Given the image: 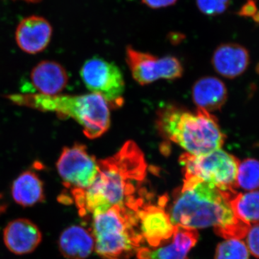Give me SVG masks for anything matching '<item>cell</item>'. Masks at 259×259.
<instances>
[{"mask_svg":"<svg viewBox=\"0 0 259 259\" xmlns=\"http://www.w3.org/2000/svg\"><path fill=\"white\" fill-rule=\"evenodd\" d=\"M231 0H196L197 8L202 14L216 16L228 10Z\"/></svg>","mask_w":259,"mask_h":259,"instance_id":"cell-23","label":"cell"},{"mask_svg":"<svg viewBox=\"0 0 259 259\" xmlns=\"http://www.w3.org/2000/svg\"><path fill=\"white\" fill-rule=\"evenodd\" d=\"M42 233L30 220L18 218L10 221L3 231L5 246L15 255L29 254L42 241Z\"/></svg>","mask_w":259,"mask_h":259,"instance_id":"cell-12","label":"cell"},{"mask_svg":"<svg viewBox=\"0 0 259 259\" xmlns=\"http://www.w3.org/2000/svg\"><path fill=\"white\" fill-rule=\"evenodd\" d=\"M177 1L178 0H141L143 4L154 10L172 6L176 4Z\"/></svg>","mask_w":259,"mask_h":259,"instance_id":"cell-26","label":"cell"},{"mask_svg":"<svg viewBox=\"0 0 259 259\" xmlns=\"http://www.w3.org/2000/svg\"><path fill=\"white\" fill-rule=\"evenodd\" d=\"M21 1L27 2L29 3H37L41 1V0H21Z\"/></svg>","mask_w":259,"mask_h":259,"instance_id":"cell-27","label":"cell"},{"mask_svg":"<svg viewBox=\"0 0 259 259\" xmlns=\"http://www.w3.org/2000/svg\"><path fill=\"white\" fill-rule=\"evenodd\" d=\"M30 79L37 94L54 96L60 95L67 86L69 76L66 69L59 63L44 61L32 70Z\"/></svg>","mask_w":259,"mask_h":259,"instance_id":"cell-14","label":"cell"},{"mask_svg":"<svg viewBox=\"0 0 259 259\" xmlns=\"http://www.w3.org/2000/svg\"><path fill=\"white\" fill-rule=\"evenodd\" d=\"M256 3L255 0H247L241 9L238 12V15L243 18H253L258 13Z\"/></svg>","mask_w":259,"mask_h":259,"instance_id":"cell-25","label":"cell"},{"mask_svg":"<svg viewBox=\"0 0 259 259\" xmlns=\"http://www.w3.org/2000/svg\"><path fill=\"white\" fill-rule=\"evenodd\" d=\"M7 98L20 106L54 112L62 118L73 119L82 127L83 134L90 139L100 137L110 127V105L98 94H60L54 96L37 93L15 94L7 96Z\"/></svg>","mask_w":259,"mask_h":259,"instance_id":"cell-3","label":"cell"},{"mask_svg":"<svg viewBox=\"0 0 259 259\" xmlns=\"http://www.w3.org/2000/svg\"><path fill=\"white\" fill-rule=\"evenodd\" d=\"M250 253L241 240L228 239L218 244L214 259H249Z\"/></svg>","mask_w":259,"mask_h":259,"instance_id":"cell-20","label":"cell"},{"mask_svg":"<svg viewBox=\"0 0 259 259\" xmlns=\"http://www.w3.org/2000/svg\"><path fill=\"white\" fill-rule=\"evenodd\" d=\"M58 173L66 188L85 190L93 184L98 174V161L89 153L83 144L64 147L57 163Z\"/></svg>","mask_w":259,"mask_h":259,"instance_id":"cell-8","label":"cell"},{"mask_svg":"<svg viewBox=\"0 0 259 259\" xmlns=\"http://www.w3.org/2000/svg\"><path fill=\"white\" fill-rule=\"evenodd\" d=\"M52 35V26L47 19L31 15L23 19L18 24L15 40L24 52L36 54L47 49Z\"/></svg>","mask_w":259,"mask_h":259,"instance_id":"cell-11","label":"cell"},{"mask_svg":"<svg viewBox=\"0 0 259 259\" xmlns=\"http://www.w3.org/2000/svg\"><path fill=\"white\" fill-rule=\"evenodd\" d=\"M192 96L197 109L211 113L224 105L228 91L221 79L214 76H204L194 83Z\"/></svg>","mask_w":259,"mask_h":259,"instance_id":"cell-16","label":"cell"},{"mask_svg":"<svg viewBox=\"0 0 259 259\" xmlns=\"http://www.w3.org/2000/svg\"><path fill=\"white\" fill-rule=\"evenodd\" d=\"M126 61L133 77L141 85L149 84L161 79H179L183 74V66L174 56L158 58L128 47Z\"/></svg>","mask_w":259,"mask_h":259,"instance_id":"cell-9","label":"cell"},{"mask_svg":"<svg viewBox=\"0 0 259 259\" xmlns=\"http://www.w3.org/2000/svg\"><path fill=\"white\" fill-rule=\"evenodd\" d=\"M236 193L222 192L202 181L185 179L175 194L168 214L170 220L175 226L194 230L214 227L217 234L223 233L241 222L230 203Z\"/></svg>","mask_w":259,"mask_h":259,"instance_id":"cell-2","label":"cell"},{"mask_svg":"<svg viewBox=\"0 0 259 259\" xmlns=\"http://www.w3.org/2000/svg\"><path fill=\"white\" fill-rule=\"evenodd\" d=\"M95 249L102 259H130L144 241L137 212L127 206H114L93 215Z\"/></svg>","mask_w":259,"mask_h":259,"instance_id":"cell-5","label":"cell"},{"mask_svg":"<svg viewBox=\"0 0 259 259\" xmlns=\"http://www.w3.org/2000/svg\"><path fill=\"white\" fill-rule=\"evenodd\" d=\"M180 162L185 180L202 181L214 185L222 192L236 193L240 161L222 148L202 156L185 153L180 156Z\"/></svg>","mask_w":259,"mask_h":259,"instance_id":"cell-6","label":"cell"},{"mask_svg":"<svg viewBox=\"0 0 259 259\" xmlns=\"http://www.w3.org/2000/svg\"><path fill=\"white\" fill-rule=\"evenodd\" d=\"M98 166L96 178L88 189L71 192L81 213L95 215L114 206L137 211L144 204L136 193L146 178L147 163L134 141H127L115 155L98 161Z\"/></svg>","mask_w":259,"mask_h":259,"instance_id":"cell-1","label":"cell"},{"mask_svg":"<svg viewBox=\"0 0 259 259\" xmlns=\"http://www.w3.org/2000/svg\"><path fill=\"white\" fill-rule=\"evenodd\" d=\"M249 53L234 42L220 45L213 53L212 64L216 72L228 79L243 74L249 64Z\"/></svg>","mask_w":259,"mask_h":259,"instance_id":"cell-13","label":"cell"},{"mask_svg":"<svg viewBox=\"0 0 259 259\" xmlns=\"http://www.w3.org/2000/svg\"><path fill=\"white\" fill-rule=\"evenodd\" d=\"M173 244L180 253L187 255L189 251L196 245L198 240V233L197 230L175 226L173 235Z\"/></svg>","mask_w":259,"mask_h":259,"instance_id":"cell-21","label":"cell"},{"mask_svg":"<svg viewBox=\"0 0 259 259\" xmlns=\"http://www.w3.org/2000/svg\"><path fill=\"white\" fill-rule=\"evenodd\" d=\"M247 248L249 253L255 258L259 259V223L250 226L246 235Z\"/></svg>","mask_w":259,"mask_h":259,"instance_id":"cell-24","label":"cell"},{"mask_svg":"<svg viewBox=\"0 0 259 259\" xmlns=\"http://www.w3.org/2000/svg\"><path fill=\"white\" fill-rule=\"evenodd\" d=\"M137 255L139 259H187V255L180 253L173 243L155 250L141 248Z\"/></svg>","mask_w":259,"mask_h":259,"instance_id":"cell-22","label":"cell"},{"mask_svg":"<svg viewBox=\"0 0 259 259\" xmlns=\"http://www.w3.org/2000/svg\"><path fill=\"white\" fill-rule=\"evenodd\" d=\"M165 201L160 205L143 204L137 212L139 231L145 241L153 248L170 239L175 233V226L169 214L164 209Z\"/></svg>","mask_w":259,"mask_h":259,"instance_id":"cell-10","label":"cell"},{"mask_svg":"<svg viewBox=\"0 0 259 259\" xmlns=\"http://www.w3.org/2000/svg\"><path fill=\"white\" fill-rule=\"evenodd\" d=\"M61 254L66 259H86L95 248L93 233L82 226H71L61 233L58 241Z\"/></svg>","mask_w":259,"mask_h":259,"instance_id":"cell-15","label":"cell"},{"mask_svg":"<svg viewBox=\"0 0 259 259\" xmlns=\"http://www.w3.org/2000/svg\"><path fill=\"white\" fill-rule=\"evenodd\" d=\"M230 203L238 219L250 225L259 223V190L244 193L237 192L232 197Z\"/></svg>","mask_w":259,"mask_h":259,"instance_id":"cell-18","label":"cell"},{"mask_svg":"<svg viewBox=\"0 0 259 259\" xmlns=\"http://www.w3.org/2000/svg\"><path fill=\"white\" fill-rule=\"evenodd\" d=\"M158 125L167 139L194 156L221 149L226 139L217 118L200 109L192 112L167 107L158 115Z\"/></svg>","mask_w":259,"mask_h":259,"instance_id":"cell-4","label":"cell"},{"mask_svg":"<svg viewBox=\"0 0 259 259\" xmlns=\"http://www.w3.org/2000/svg\"><path fill=\"white\" fill-rule=\"evenodd\" d=\"M238 187L249 192L259 190V161L246 158L240 162L237 176Z\"/></svg>","mask_w":259,"mask_h":259,"instance_id":"cell-19","label":"cell"},{"mask_svg":"<svg viewBox=\"0 0 259 259\" xmlns=\"http://www.w3.org/2000/svg\"><path fill=\"white\" fill-rule=\"evenodd\" d=\"M88 90L101 95L110 107L118 108L123 104L125 81L120 69L101 58H93L83 64L80 71Z\"/></svg>","mask_w":259,"mask_h":259,"instance_id":"cell-7","label":"cell"},{"mask_svg":"<svg viewBox=\"0 0 259 259\" xmlns=\"http://www.w3.org/2000/svg\"><path fill=\"white\" fill-rule=\"evenodd\" d=\"M11 192L15 202L24 207L36 205L45 199L44 182L32 171H24L15 179Z\"/></svg>","mask_w":259,"mask_h":259,"instance_id":"cell-17","label":"cell"}]
</instances>
